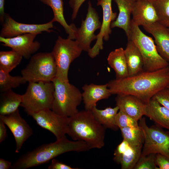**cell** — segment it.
Returning a JSON list of instances; mask_svg holds the SVG:
<instances>
[{
    "instance_id": "cell-1",
    "label": "cell",
    "mask_w": 169,
    "mask_h": 169,
    "mask_svg": "<svg viewBox=\"0 0 169 169\" xmlns=\"http://www.w3.org/2000/svg\"><path fill=\"white\" fill-rule=\"evenodd\" d=\"M169 67L112 80L107 84L111 94L131 95L146 103L169 84Z\"/></svg>"
},
{
    "instance_id": "cell-2",
    "label": "cell",
    "mask_w": 169,
    "mask_h": 169,
    "mask_svg": "<svg viewBox=\"0 0 169 169\" xmlns=\"http://www.w3.org/2000/svg\"><path fill=\"white\" fill-rule=\"evenodd\" d=\"M90 149L85 142L70 141L65 136L54 142L42 145L22 155L12 165L11 169H26L46 163L65 153L84 152Z\"/></svg>"
},
{
    "instance_id": "cell-3",
    "label": "cell",
    "mask_w": 169,
    "mask_h": 169,
    "mask_svg": "<svg viewBox=\"0 0 169 169\" xmlns=\"http://www.w3.org/2000/svg\"><path fill=\"white\" fill-rule=\"evenodd\" d=\"M69 118L67 134L73 140L85 142L90 149H100L104 146L105 128L91 110L78 111Z\"/></svg>"
},
{
    "instance_id": "cell-4",
    "label": "cell",
    "mask_w": 169,
    "mask_h": 169,
    "mask_svg": "<svg viewBox=\"0 0 169 169\" xmlns=\"http://www.w3.org/2000/svg\"><path fill=\"white\" fill-rule=\"evenodd\" d=\"M54 86L52 82H29L22 95L20 106L28 115L46 109H51L54 100Z\"/></svg>"
},
{
    "instance_id": "cell-5",
    "label": "cell",
    "mask_w": 169,
    "mask_h": 169,
    "mask_svg": "<svg viewBox=\"0 0 169 169\" xmlns=\"http://www.w3.org/2000/svg\"><path fill=\"white\" fill-rule=\"evenodd\" d=\"M127 39L131 40L140 51L143 61L144 71H154L169 66L168 62L158 53L152 38L144 34L139 26L131 21L130 33Z\"/></svg>"
},
{
    "instance_id": "cell-6",
    "label": "cell",
    "mask_w": 169,
    "mask_h": 169,
    "mask_svg": "<svg viewBox=\"0 0 169 169\" xmlns=\"http://www.w3.org/2000/svg\"><path fill=\"white\" fill-rule=\"evenodd\" d=\"M54 100L51 110L60 115L70 117L78 111L77 108L83 100L82 93L75 86L55 78Z\"/></svg>"
},
{
    "instance_id": "cell-7",
    "label": "cell",
    "mask_w": 169,
    "mask_h": 169,
    "mask_svg": "<svg viewBox=\"0 0 169 169\" xmlns=\"http://www.w3.org/2000/svg\"><path fill=\"white\" fill-rule=\"evenodd\" d=\"M21 74L28 83L52 82L56 77L57 66L51 53L40 52L33 54Z\"/></svg>"
},
{
    "instance_id": "cell-8",
    "label": "cell",
    "mask_w": 169,
    "mask_h": 169,
    "mask_svg": "<svg viewBox=\"0 0 169 169\" xmlns=\"http://www.w3.org/2000/svg\"><path fill=\"white\" fill-rule=\"evenodd\" d=\"M82 51L75 40L59 36L51 52L57 66L56 78L62 82H69L68 74L70 65Z\"/></svg>"
},
{
    "instance_id": "cell-9",
    "label": "cell",
    "mask_w": 169,
    "mask_h": 169,
    "mask_svg": "<svg viewBox=\"0 0 169 169\" xmlns=\"http://www.w3.org/2000/svg\"><path fill=\"white\" fill-rule=\"evenodd\" d=\"M139 120L144 137L141 156L160 154L169 158V134L157 127H149L144 118Z\"/></svg>"
},
{
    "instance_id": "cell-10",
    "label": "cell",
    "mask_w": 169,
    "mask_h": 169,
    "mask_svg": "<svg viewBox=\"0 0 169 169\" xmlns=\"http://www.w3.org/2000/svg\"><path fill=\"white\" fill-rule=\"evenodd\" d=\"M88 8L86 17L82 20L80 27L77 28L75 40L83 51L88 52L91 49V42L96 39L94 33L100 29L101 23L95 8L90 1L88 3Z\"/></svg>"
},
{
    "instance_id": "cell-11",
    "label": "cell",
    "mask_w": 169,
    "mask_h": 169,
    "mask_svg": "<svg viewBox=\"0 0 169 169\" xmlns=\"http://www.w3.org/2000/svg\"><path fill=\"white\" fill-rule=\"evenodd\" d=\"M54 22L50 21L43 24H27L17 22L8 14L6 13L0 32V37L10 38L27 33L37 34L45 32L50 33L53 31Z\"/></svg>"
},
{
    "instance_id": "cell-12",
    "label": "cell",
    "mask_w": 169,
    "mask_h": 169,
    "mask_svg": "<svg viewBox=\"0 0 169 169\" xmlns=\"http://www.w3.org/2000/svg\"><path fill=\"white\" fill-rule=\"evenodd\" d=\"M37 124L52 133L56 140L60 139L67 133L69 118L58 114L51 109H46L31 116Z\"/></svg>"
},
{
    "instance_id": "cell-13",
    "label": "cell",
    "mask_w": 169,
    "mask_h": 169,
    "mask_svg": "<svg viewBox=\"0 0 169 169\" xmlns=\"http://www.w3.org/2000/svg\"><path fill=\"white\" fill-rule=\"evenodd\" d=\"M112 0H100L97 3L98 6H100L102 8L103 20L100 31L96 35V42L88 52L91 58L95 57L99 54L100 51L103 49V39L108 41L111 33V24L116 19L117 15L116 13L112 10Z\"/></svg>"
},
{
    "instance_id": "cell-14",
    "label": "cell",
    "mask_w": 169,
    "mask_h": 169,
    "mask_svg": "<svg viewBox=\"0 0 169 169\" xmlns=\"http://www.w3.org/2000/svg\"><path fill=\"white\" fill-rule=\"evenodd\" d=\"M2 121L9 129L16 144V153H18L25 142L33 134V130L25 120L20 115L19 109L6 115H0Z\"/></svg>"
},
{
    "instance_id": "cell-15",
    "label": "cell",
    "mask_w": 169,
    "mask_h": 169,
    "mask_svg": "<svg viewBox=\"0 0 169 169\" xmlns=\"http://www.w3.org/2000/svg\"><path fill=\"white\" fill-rule=\"evenodd\" d=\"M36 33H27L10 38L0 37L2 45L10 48L26 59H29L39 49L40 44L34 40Z\"/></svg>"
},
{
    "instance_id": "cell-16",
    "label": "cell",
    "mask_w": 169,
    "mask_h": 169,
    "mask_svg": "<svg viewBox=\"0 0 169 169\" xmlns=\"http://www.w3.org/2000/svg\"><path fill=\"white\" fill-rule=\"evenodd\" d=\"M131 14V21L139 26L158 21L155 9L149 0H136Z\"/></svg>"
},
{
    "instance_id": "cell-17",
    "label": "cell",
    "mask_w": 169,
    "mask_h": 169,
    "mask_svg": "<svg viewBox=\"0 0 169 169\" xmlns=\"http://www.w3.org/2000/svg\"><path fill=\"white\" fill-rule=\"evenodd\" d=\"M143 27L154 37L159 54L169 62V29L158 21Z\"/></svg>"
},
{
    "instance_id": "cell-18",
    "label": "cell",
    "mask_w": 169,
    "mask_h": 169,
    "mask_svg": "<svg viewBox=\"0 0 169 169\" xmlns=\"http://www.w3.org/2000/svg\"><path fill=\"white\" fill-rule=\"evenodd\" d=\"M115 100L116 106L121 111L138 121L145 115L146 103L131 95H117Z\"/></svg>"
},
{
    "instance_id": "cell-19",
    "label": "cell",
    "mask_w": 169,
    "mask_h": 169,
    "mask_svg": "<svg viewBox=\"0 0 169 169\" xmlns=\"http://www.w3.org/2000/svg\"><path fill=\"white\" fill-rule=\"evenodd\" d=\"M82 99L85 110H91L96 106L99 100L108 98L111 94L107 84L98 85L94 84H85L82 87Z\"/></svg>"
},
{
    "instance_id": "cell-20",
    "label": "cell",
    "mask_w": 169,
    "mask_h": 169,
    "mask_svg": "<svg viewBox=\"0 0 169 169\" xmlns=\"http://www.w3.org/2000/svg\"><path fill=\"white\" fill-rule=\"evenodd\" d=\"M113 0L117 6L119 13L115 20L111 23L110 27H118L122 29L128 38L131 32V15L136 0Z\"/></svg>"
},
{
    "instance_id": "cell-21",
    "label": "cell",
    "mask_w": 169,
    "mask_h": 169,
    "mask_svg": "<svg viewBox=\"0 0 169 169\" xmlns=\"http://www.w3.org/2000/svg\"><path fill=\"white\" fill-rule=\"evenodd\" d=\"M145 115L160 126L169 130V110L153 97L146 103Z\"/></svg>"
},
{
    "instance_id": "cell-22",
    "label": "cell",
    "mask_w": 169,
    "mask_h": 169,
    "mask_svg": "<svg viewBox=\"0 0 169 169\" xmlns=\"http://www.w3.org/2000/svg\"><path fill=\"white\" fill-rule=\"evenodd\" d=\"M124 53L127 65L128 76L144 71L143 58L139 49L131 40H128Z\"/></svg>"
},
{
    "instance_id": "cell-23",
    "label": "cell",
    "mask_w": 169,
    "mask_h": 169,
    "mask_svg": "<svg viewBox=\"0 0 169 169\" xmlns=\"http://www.w3.org/2000/svg\"><path fill=\"white\" fill-rule=\"evenodd\" d=\"M43 3L51 7L52 10L54 17L52 20L57 22L63 26L67 34L68 38L75 39V34L77 28L74 24H68L64 15V5L62 0H40Z\"/></svg>"
},
{
    "instance_id": "cell-24",
    "label": "cell",
    "mask_w": 169,
    "mask_h": 169,
    "mask_svg": "<svg viewBox=\"0 0 169 169\" xmlns=\"http://www.w3.org/2000/svg\"><path fill=\"white\" fill-rule=\"evenodd\" d=\"M107 60L109 65L115 71L116 79H119L128 76L127 63L124 49L120 48L111 52Z\"/></svg>"
},
{
    "instance_id": "cell-25",
    "label": "cell",
    "mask_w": 169,
    "mask_h": 169,
    "mask_svg": "<svg viewBox=\"0 0 169 169\" xmlns=\"http://www.w3.org/2000/svg\"><path fill=\"white\" fill-rule=\"evenodd\" d=\"M119 110L116 106L114 108L108 107L103 110L99 109L95 106L91 110L96 119L105 128L116 131L119 128L115 121Z\"/></svg>"
},
{
    "instance_id": "cell-26",
    "label": "cell",
    "mask_w": 169,
    "mask_h": 169,
    "mask_svg": "<svg viewBox=\"0 0 169 169\" xmlns=\"http://www.w3.org/2000/svg\"><path fill=\"white\" fill-rule=\"evenodd\" d=\"M0 100V115L11 114L18 109L22 102V95L12 90L1 92Z\"/></svg>"
},
{
    "instance_id": "cell-27",
    "label": "cell",
    "mask_w": 169,
    "mask_h": 169,
    "mask_svg": "<svg viewBox=\"0 0 169 169\" xmlns=\"http://www.w3.org/2000/svg\"><path fill=\"white\" fill-rule=\"evenodd\" d=\"M142 146H131L123 153L114 156V160L120 164L122 169H134L141 156Z\"/></svg>"
},
{
    "instance_id": "cell-28",
    "label": "cell",
    "mask_w": 169,
    "mask_h": 169,
    "mask_svg": "<svg viewBox=\"0 0 169 169\" xmlns=\"http://www.w3.org/2000/svg\"><path fill=\"white\" fill-rule=\"evenodd\" d=\"M22 56L12 50L0 52V68L10 72L20 63Z\"/></svg>"
},
{
    "instance_id": "cell-29",
    "label": "cell",
    "mask_w": 169,
    "mask_h": 169,
    "mask_svg": "<svg viewBox=\"0 0 169 169\" xmlns=\"http://www.w3.org/2000/svg\"><path fill=\"white\" fill-rule=\"evenodd\" d=\"M123 139L133 146H143L144 137L143 131L138 127H126L120 129Z\"/></svg>"
},
{
    "instance_id": "cell-30",
    "label": "cell",
    "mask_w": 169,
    "mask_h": 169,
    "mask_svg": "<svg viewBox=\"0 0 169 169\" xmlns=\"http://www.w3.org/2000/svg\"><path fill=\"white\" fill-rule=\"evenodd\" d=\"M9 73L0 68V90L1 92L16 88L27 82L22 76H12Z\"/></svg>"
},
{
    "instance_id": "cell-31",
    "label": "cell",
    "mask_w": 169,
    "mask_h": 169,
    "mask_svg": "<svg viewBox=\"0 0 169 169\" xmlns=\"http://www.w3.org/2000/svg\"><path fill=\"white\" fill-rule=\"evenodd\" d=\"M156 12L158 22L169 29V0H149Z\"/></svg>"
},
{
    "instance_id": "cell-32",
    "label": "cell",
    "mask_w": 169,
    "mask_h": 169,
    "mask_svg": "<svg viewBox=\"0 0 169 169\" xmlns=\"http://www.w3.org/2000/svg\"><path fill=\"white\" fill-rule=\"evenodd\" d=\"M115 124L120 129L126 127H138V121L120 110L115 118Z\"/></svg>"
},
{
    "instance_id": "cell-33",
    "label": "cell",
    "mask_w": 169,
    "mask_h": 169,
    "mask_svg": "<svg viewBox=\"0 0 169 169\" xmlns=\"http://www.w3.org/2000/svg\"><path fill=\"white\" fill-rule=\"evenodd\" d=\"M156 154H151L144 156H141L134 169H159L156 163Z\"/></svg>"
},
{
    "instance_id": "cell-34",
    "label": "cell",
    "mask_w": 169,
    "mask_h": 169,
    "mask_svg": "<svg viewBox=\"0 0 169 169\" xmlns=\"http://www.w3.org/2000/svg\"><path fill=\"white\" fill-rule=\"evenodd\" d=\"M161 105L169 110V90L164 88L159 91L153 97Z\"/></svg>"
},
{
    "instance_id": "cell-35",
    "label": "cell",
    "mask_w": 169,
    "mask_h": 169,
    "mask_svg": "<svg viewBox=\"0 0 169 169\" xmlns=\"http://www.w3.org/2000/svg\"><path fill=\"white\" fill-rule=\"evenodd\" d=\"M155 161L159 169H169V158L167 156L160 154H157Z\"/></svg>"
},
{
    "instance_id": "cell-36",
    "label": "cell",
    "mask_w": 169,
    "mask_h": 169,
    "mask_svg": "<svg viewBox=\"0 0 169 169\" xmlns=\"http://www.w3.org/2000/svg\"><path fill=\"white\" fill-rule=\"evenodd\" d=\"M86 0H69V4L72 9L71 19L73 20L76 17L79 10L83 3ZM98 1L100 0H97Z\"/></svg>"
},
{
    "instance_id": "cell-37",
    "label": "cell",
    "mask_w": 169,
    "mask_h": 169,
    "mask_svg": "<svg viewBox=\"0 0 169 169\" xmlns=\"http://www.w3.org/2000/svg\"><path fill=\"white\" fill-rule=\"evenodd\" d=\"M50 165L48 166L49 169H78L73 168L54 158L51 160Z\"/></svg>"
},
{
    "instance_id": "cell-38",
    "label": "cell",
    "mask_w": 169,
    "mask_h": 169,
    "mask_svg": "<svg viewBox=\"0 0 169 169\" xmlns=\"http://www.w3.org/2000/svg\"><path fill=\"white\" fill-rule=\"evenodd\" d=\"M131 145L125 140L123 139V141L117 146L115 151L114 156L120 155L128 149Z\"/></svg>"
},
{
    "instance_id": "cell-39",
    "label": "cell",
    "mask_w": 169,
    "mask_h": 169,
    "mask_svg": "<svg viewBox=\"0 0 169 169\" xmlns=\"http://www.w3.org/2000/svg\"><path fill=\"white\" fill-rule=\"evenodd\" d=\"M5 124L0 120V143L3 141L7 136Z\"/></svg>"
},
{
    "instance_id": "cell-40",
    "label": "cell",
    "mask_w": 169,
    "mask_h": 169,
    "mask_svg": "<svg viewBox=\"0 0 169 169\" xmlns=\"http://www.w3.org/2000/svg\"><path fill=\"white\" fill-rule=\"evenodd\" d=\"M12 163L8 161L3 158H0V169H8L11 168Z\"/></svg>"
},
{
    "instance_id": "cell-41",
    "label": "cell",
    "mask_w": 169,
    "mask_h": 169,
    "mask_svg": "<svg viewBox=\"0 0 169 169\" xmlns=\"http://www.w3.org/2000/svg\"><path fill=\"white\" fill-rule=\"evenodd\" d=\"M5 0H0V20L2 23L3 22L6 13L4 12Z\"/></svg>"
},
{
    "instance_id": "cell-42",
    "label": "cell",
    "mask_w": 169,
    "mask_h": 169,
    "mask_svg": "<svg viewBox=\"0 0 169 169\" xmlns=\"http://www.w3.org/2000/svg\"><path fill=\"white\" fill-rule=\"evenodd\" d=\"M167 88L169 90V84L167 86Z\"/></svg>"
},
{
    "instance_id": "cell-43",
    "label": "cell",
    "mask_w": 169,
    "mask_h": 169,
    "mask_svg": "<svg viewBox=\"0 0 169 169\" xmlns=\"http://www.w3.org/2000/svg\"></svg>"
}]
</instances>
